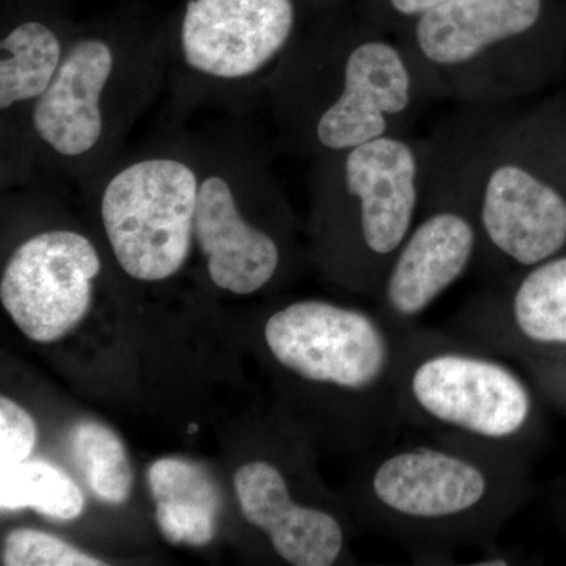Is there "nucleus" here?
Listing matches in <instances>:
<instances>
[{"instance_id":"f257e3e1","label":"nucleus","mask_w":566,"mask_h":566,"mask_svg":"<svg viewBox=\"0 0 566 566\" xmlns=\"http://www.w3.org/2000/svg\"><path fill=\"white\" fill-rule=\"evenodd\" d=\"M424 145L427 185L474 211L475 264L501 281L566 251V96L465 106Z\"/></svg>"},{"instance_id":"f03ea898","label":"nucleus","mask_w":566,"mask_h":566,"mask_svg":"<svg viewBox=\"0 0 566 566\" xmlns=\"http://www.w3.org/2000/svg\"><path fill=\"white\" fill-rule=\"evenodd\" d=\"M527 460L428 438L382 447L359 483L371 528L416 560L490 547L531 494Z\"/></svg>"},{"instance_id":"7ed1b4c3","label":"nucleus","mask_w":566,"mask_h":566,"mask_svg":"<svg viewBox=\"0 0 566 566\" xmlns=\"http://www.w3.org/2000/svg\"><path fill=\"white\" fill-rule=\"evenodd\" d=\"M428 98L497 106L549 87L566 62L546 0H453L428 11L400 40Z\"/></svg>"},{"instance_id":"20e7f679","label":"nucleus","mask_w":566,"mask_h":566,"mask_svg":"<svg viewBox=\"0 0 566 566\" xmlns=\"http://www.w3.org/2000/svg\"><path fill=\"white\" fill-rule=\"evenodd\" d=\"M405 427L524 458L538 439L531 386L497 354L449 331L416 327L401 376Z\"/></svg>"},{"instance_id":"39448f33","label":"nucleus","mask_w":566,"mask_h":566,"mask_svg":"<svg viewBox=\"0 0 566 566\" xmlns=\"http://www.w3.org/2000/svg\"><path fill=\"white\" fill-rule=\"evenodd\" d=\"M424 174L427 145L406 134L324 156L322 238L345 283L376 297L422 211Z\"/></svg>"},{"instance_id":"423d86ee","label":"nucleus","mask_w":566,"mask_h":566,"mask_svg":"<svg viewBox=\"0 0 566 566\" xmlns=\"http://www.w3.org/2000/svg\"><path fill=\"white\" fill-rule=\"evenodd\" d=\"M415 329L378 312L305 300L268 318L264 342L293 378L354 398L392 444L405 427L401 376Z\"/></svg>"},{"instance_id":"0eeeda50","label":"nucleus","mask_w":566,"mask_h":566,"mask_svg":"<svg viewBox=\"0 0 566 566\" xmlns=\"http://www.w3.org/2000/svg\"><path fill=\"white\" fill-rule=\"evenodd\" d=\"M323 80L304 114L305 132L323 155L352 150L386 136H403L428 96L400 41L357 36L316 54Z\"/></svg>"},{"instance_id":"6e6552de","label":"nucleus","mask_w":566,"mask_h":566,"mask_svg":"<svg viewBox=\"0 0 566 566\" xmlns=\"http://www.w3.org/2000/svg\"><path fill=\"white\" fill-rule=\"evenodd\" d=\"M200 181L188 164L137 161L103 192L102 218L122 270L144 282L166 281L191 252Z\"/></svg>"},{"instance_id":"1a4fd4ad","label":"nucleus","mask_w":566,"mask_h":566,"mask_svg":"<svg viewBox=\"0 0 566 566\" xmlns=\"http://www.w3.org/2000/svg\"><path fill=\"white\" fill-rule=\"evenodd\" d=\"M449 333L524 365L566 354V251L476 293Z\"/></svg>"},{"instance_id":"9d476101","label":"nucleus","mask_w":566,"mask_h":566,"mask_svg":"<svg viewBox=\"0 0 566 566\" xmlns=\"http://www.w3.org/2000/svg\"><path fill=\"white\" fill-rule=\"evenodd\" d=\"M99 271L98 252L81 233H40L11 255L0 281V301L25 337L52 344L91 311Z\"/></svg>"},{"instance_id":"9b49d317","label":"nucleus","mask_w":566,"mask_h":566,"mask_svg":"<svg viewBox=\"0 0 566 566\" xmlns=\"http://www.w3.org/2000/svg\"><path fill=\"white\" fill-rule=\"evenodd\" d=\"M479 226L469 203L428 186L419 219L376 294L378 314L400 327L420 318L476 263Z\"/></svg>"},{"instance_id":"f8f14e48","label":"nucleus","mask_w":566,"mask_h":566,"mask_svg":"<svg viewBox=\"0 0 566 566\" xmlns=\"http://www.w3.org/2000/svg\"><path fill=\"white\" fill-rule=\"evenodd\" d=\"M294 21L293 0H191L182 17V55L207 76L249 77L285 50Z\"/></svg>"},{"instance_id":"ddd939ff","label":"nucleus","mask_w":566,"mask_h":566,"mask_svg":"<svg viewBox=\"0 0 566 566\" xmlns=\"http://www.w3.org/2000/svg\"><path fill=\"white\" fill-rule=\"evenodd\" d=\"M245 520L270 538L274 553L293 566H331L344 557L345 524L333 510L304 504L277 465L252 461L233 479Z\"/></svg>"},{"instance_id":"4468645a","label":"nucleus","mask_w":566,"mask_h":566,"mask_svg":"<svg viewBox=\"0 0 566 566\" xmlns=\"http://www.w3.org/2000/svg\"><path fill=\"white\" fill-rule=\"evenodd\" d=\"M193 234L212 283L227 292L256 293L281 268V245L270 233L245 222L233 189L218 175L200 181Z\"/></svg>"},{"instance_id":"2eb2a0df","label":"nucleus","mask_w":566,"mask_h":566,"mask_svg":"<svg viewBox=\"0 0 566 566\" xmlns=\"http://www.w3.org/2000/svg\"><path fill=\"white\" fill-rule=\"evenodd\" d=\"M114 63L109 44L96 39L77 41L63 55L54 80L36 99L32 114L40 139L59 155H85L102 139V98Z\"/></svg>"},{"instance_id":"dca6fc26","label":"nucleus","mask_w":566,"mask_h":566,"mask_svg":"<svg viewBox=\"0 0 566 566\" xmlns=\"http://www.w3.org/2000/svg\"><path fill=\"white\" fill-rule=\"evenodd\" d=\"M155 501L156 524L167 542L207 546L218 531L222 495L202 465L181 458H163L147 472Z\"/></svg>"},{"instance_id":"f3484780","label":"nucleus","mask_w":566,"mask_h":566,"mask_svg":"<svg viewBox=\"0 0 566 566\" xmlns=\"http://www.w3.org/2000/svg\"><path fill=\"white\" fill-rule=\"evenodd\" d=\"M63 61L61 41L48 25L29 21L0 43V109L39 99Z\"/></svg>"},{"instance_id":"a211bd4d","label":"nucleus","mask_w":566,"mask_h":566,"mask_svg":"<svg viewBox=\"0 0 566 566\" xmlns=\"http://www.w3.org/2000/svg\"><path fill=\"white\" fill-rule=\"evenodd\" d=\"M81 488L69 474L44 461L25 460L0 471V509H32L57 521L77 520L84 512Z\"/></svg>"},{"instance_id":"6ab92c4d","label":"nucleus","mask_w":566,"mask_h":566,"mask_svg":"<svg viewBox=\"0 0 566 566\" xmlns=\"http://www.w3.org/2000/svg\"><path fill=\"white\" fill-rule=\"evenodd\" d=\"M70 452L99 501L111 505L128 501L133 490V469L122 439L111 428L98 422L74 424L70 434Z\"/></svg>"},{"instance_id":"aec40b11","label":"nucleus","mask_w":566,"mask_h":566,"mask_svg":"<svg viewBox=\"0 0 566 566\" xmlns=\"http://www.w3.org/2000/svg\"><path fill=\"white\" fill-rule=\"evenodd\" d=\"M3 566H99V558L82 553L57 536L17 528L7 536L2 551Z\"/></svg>"},{"instance_id":"412c9836","label":"nucleus","mask_w":566,"mask_h":566,"mask_svg":"<svg viewBox=\"0 0 566 566\" xmlns=\"http://www.w3.org/2000/svg\"><path fill=\"white\" fill-rule=\"evenodd\" d=\"M36 444L32 416L10 398H0V471L29 460Z\"/></svg>"},{"instance_id":"4be33fe9","label":"nucleus","mask_w":566,"mask_h":566,"mask_svg":"<svg viewBox=\"0 0 566 566\" xmlns=\"http://www.w3.org/2000/svg\"><path fill=\"white\" fill-rule=\"evenodd\" d=\"M387 2L398 17L416 21L417 18L422 17L428 11L438 9L444 3L453 2V0H387Z\"/></svg>"},{"instance_id":"5701e85b","label":"nucleus","mask_w":566,"mask_h":566,"mask_svg":"<svg viewBox=\"0 0 566 566\" xmlns=\"http://www.w3.org/2000/svg\"><path fill=\"white\" fill-rule=\"evenodd\" d=\"M197 430H199V427H197V424H191V427H189V433H193V431Z\"/></svg>"}]
</instances>
